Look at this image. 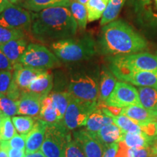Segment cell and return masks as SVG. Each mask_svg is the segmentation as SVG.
Instances as JSON below:
<instances>
[{
    "label": "cell",
    "mask_w": 157,
    "mask_h": 157,
    "mask_svg": "<svg viewBox=\"0 0 157 157\" xmlns=\"http://www.w3.org/2000/svg\"><path fill=\"white\" fill-rule=\"evenodd\" d=\"M96 43L98 52L109 57L137 53L148 45L145 37L123 20L103 25Z\"/></svg>",
    "instance_id": "1"
},
{
    "label": "cell",
    "mask_w": 157,
    "mask_h": 157,
    "mask_svg": "<svg viewBox=\"0 0 157 157\" xmlns=\"http://www.w3.org/2000/svg\"><path fill=\"white\" fill-rule=\"evenodd\" d=\"M30 13L31 32L40 42L52 43L75 36L77 33V23L68 7H49Z\"/></svg>",
    "instance_id": "2"
},
{
    "label": "cell",
    "mask_w": 157,
    "mask_h": 157,
    "mask_svg": "<svg viewBox=\"0 0 157 157\" xmlns=\"http://www.w3.org/2000/svg\"><path fill=\"white\" fill-rule=\"evenodd\" d=\"M50 48L59 60L66 63L87 60L98 52L96 40L89 33L52 42Z\"/></svg>",
    "instance_id": "3"
},
{
    "label": "cell",
    "mask_w": 157,
    "mask_h": 157,
    "mask_svg": "<svg viewBox=\"0 0 157 157\" xmlns=\"http://www.w3.org/2000/svg\"><path fill=\"white\" fill-rule=\"evenodd\" d=\"M99 74L95 72L83 71L71 75L68 92L76 99L99 103Z\"/></svg>",
    "instance_id": "4"
},
{
    "label": "cell",
    "mask_w": 157,
    "mask_h": 157,
    "mask_svg": "<svg viewBox=\"0 0 157 157\" xmlns=\"http://www.w3.org/2000/svg\"><path fill=\"white\" fill-rule=\"evenodd\" d=\"M109 69L123 71H157V52L110 56Z\"/></svg>",
    "instance_id": "5"
},
{
    "label": "cell",
    "mask_w": 157,
    "mask_h": 157,
    "mask_svg": "<svg viewBox=\"0 0 157 157\" xmlns=\"http://www.w3.org/2000/svg\"><path fill=\"white\" fill-rule=\"evenodd\" d=\"M23 66L41 71H48L60 66V60L44 45L30 43L20 59Z\"/></svg>",
    "instance_id": "6"
},
{
    "label": "cell",
    "mask_w": 157,
    "mask_h": 157,
    "mask_svg": "<svg viewBox=\"0 0 157 157\" xmlns=\"http://www.w3.org/2000/svg\"><path fill=\"white\" fill-rule=\"evenodd\" d=\"M62 121L48 124L44 140L40 150L46 157H64L65 149L70 135Z\"/></svg>",
    "instance_id": "7"
},
{
    "label": "cell",
    "mask_w": 157,
    "mask_h": 157,
    "mask_svg": "<svg viewBox=\"0 0 157 157\" xmlns=\"http://www.w3.org/2000/svg\"><path fill=\"white\" fill-rule=\"evenodd\" d=\"M98 104L81 101L72 96L62 123L70 131L85 126L90 114L97 109Z\"/></svg>",
    "instance_id": "8"
},
{
    "label": "cell",
    "mask_w": 157,
    "mask_h": 157,
    "mask_svg": "<svg viewBox=\"0 0 157 157\" xmlns=\"http://www.w3.org/2000/svg\"><path fill=\"white\" fill-rule=\"evenodd\" d=\"M130 3L138 25L157 34V0H130Z\"/></svg>",
    "instance_id": "9"
},
{
    "label": "cell",
    "mask_w": 157,
    "mask_h": 157,
    "mask_svg": "<svg viewBox=\"0 0 157 157\" xmlns=\"http://www.w3.org/2000/svg\"><path fill=\"white\" fill-rule=\"evenodd\" d=\"M104 104L119 109L133 105L142 106L138 90L131 84L124 82H117L114 90Z\"/></svg>",
    "instance_id": "10"
},
{
    "label": "cell",
    "mask_w": 157,
    "mask_h": 157,
    "mask_svg": "<svg viewBox=\"0 0 157 157\" xmlns=\"http://www.w3.org/2000/svg\"><path fill=\"white\" fill-rule=\"evenodd\" d=\"M0 26L24 31H31V13L19 6L11 5L0 14Z\"/></svg>",
    "instance_id": "11"
},
{
    "label": "cell",
    "mask_w": 157,
    "mask_h": 157,
    "mask_svg": "<svg viewBox=\"0 0 157 157\" xmlns=\"http://www.w3.org/2000/svg\"><path fill=\"white\" fill-rule=\"evenodd\" d=\"M72 136L86 157L103 156L105 146L99 140L95 133L87 129H79L74 131Z\"/></svg>",
    "instance_id": "12"
},
{
    "label": "cell",
    "mask_w": 157,
    "mask_h": 157,
    "mask_svg": "<svg viewBox=\"0 0 157 157\" xmlns=\"http://www.w3.org/2000/svg\"><path fill=\"white\" fill-rule=\"evenodd\" d=\"M121 82L134 84L138 87L157 88V71H123L110 69Z\"/></svg>",
    "instance_id": "13"
},
{
    "label": "cell",
    "mask_w": 157,
    "mask_h": 157,
    "mask_svg": "<svg viewBox=\"0 0 157 157\" xmlns=\"http://www.w3.org/2000/svg\"><path fill=\"white\" fill-rule=\"evenodd\" d=\"M13 73V80L21 91L24 92L36 77L44 73L45 71H41L35 68L27 67L21 63L14 66Z\"/></svg>",
    "instance_id": "14"
},
{
    "label": "cell",
    "mask_w": 157,
    "mask_h": 157,
    "mask_svg": "<svg viewBox=\"0 0 157 157\" xmlns=\"http://www.w3.org/2000/svg\"><path fill=\"white\" fill-rule=\"evenodd\" d=\"M120 114L127 116L143 127L157 121V113L149 111L140 105H133L122 108Z\"/></svg>",
    "instance_id": "15"
},
{
    "label": "cell",
    "mask_w": 157,
    "mask_h": 157,
    "mask_svg": "<svg viewBox=\"0 0 157 157\" xmlns=\"http://www.w3.org/2000/svg\"><path fill=\"white\" fill-rule=\"evenodd\" d=\"M42 102V100L38 96L28 91L23 92L18 101L17 114L39 118Z\"/></svg>",
    "instance_id": "16"
},
{
    "label": "cell",
    "mask_w": 157,
    "mask_h": 157,
    "mask_svg": "<svg viewBox=\"0 0 157 157\" xmlns=\"http://www.w3.org/2000/svg\"><path fill=\"white\" fill-rule=\"evenodd\" d=\"M48 124L39 118H37L34 126L26 136L25 152L33 153L40 150L44 140Z\"/></svg>",
    "instance_id": "17"
},
{
    "label": "cell",
    "mask_w": 157,
    "mask_h": 157,
    "mask_svg": "<svg viewBox=\"0 0 157 157\" xmlns=\"http://www.w3.org/2000/svg\"><path fill=\"white\" fill-rule=\"evenodd\" d=\"M53 87V75L49 71H45L31 82L26 91L44 100L50 95Z\"/></svg>",
    "instance_id": "18"
},
{
    "label": "cell",
    "mask_w": 157,
    "mask_h": 157,
    "mask_svg": "<svg viewBox=\"0 0 157 157\" xmlns=\"http://www.w3.org/2000/svg\"><path fill=\"white\" fill-rule=\"evenodd\" d=\"M28 43L25 39H14L0 45V49L10 60L13 66L20 63V59L26 50Z\"/></svg>",
    "instance_id": "19"
},
{
    "label": "cell",
    "mask_w": 157,
    "mask_h": 157,
    "mask_svg": "<svg viewBox=\"0 0 157 157\" xmlns=\"http://www.w3.org/2000/svg\"><path fill=\"white\" fill-rule=\"evenodd\" d=\"M117 84L116 76L106 67H103L100 73L99 103H104L112 93Z\"/></svg>",
    "instance_id": "20"
},
{
    "label": "cell",
    "mask_w": 157,
    "mask_h": 157,
    "mask_svg": "<svg viewBox=\"0 0 157 157\" xmlns=\"http://www.w3.org/2000/svg\"><path fill=\"white\" fill-rule=\"evenodd\" d=\"M111 123H113L112 117L104 112L101 108L98 106L90 114L85 127L87 130L96 133L103 127Z\"/></svg>",
    "instance_id": "21"
},
{
    "label": "cell",
    "mask_w": 157,
    "mask_h": 157,
    "mask_svg": "<svg viewBox=\"0 0 157 157\" xmlns=\"http://www.w3.org/2000/svg\"><path fill=\"white\" fill-rule=\"evenodd\" d=\"M123 133L122 130L117 124L111 123L102 127L95 134L105 148L113 143H119L121 140Z\"/></svg>",
    "instance_id": "22"
},
{
    "label": "cell",
    "mask_w": 157,
    "mask_h": 157,
    "mask_svg": "<svg viewBox=\"0 0 157 157\" xmlns=\"http://www.w3.org/2000/svg\"><path fill=\"white\" fill-rule=\"evenodd\" d=\"M155 136L146 134L145 132L123 133L120 141H123L129 148H148L151 147Z\"/></svg>",
    "instance_id": "23"
},
{
    "label": "cell",
    "mask_w": 157,
    "mask_h": 157,
    "mask_svg": "<svg viewBox=\"0 0 157 157\" xmlns=\"http://www.w3.org/2000/svg\"><path fill=\"white\" fill-rule=\"evenodd\" d=\"M71 0H25L23 7L30 12L42 11L49 7H70Z\"/></svg>",
    "instance_id": "24"
},
{
    "label": "cell",
    "mask_w": 157,
    "mask_h": 157,
    "mask_svg": "<svg viewBox=\"0 0 157 157\" xmlns=\"http://www.w3.org/2000/svg\"><path fill=\"white\" fill-rule=\"evenodd\" d=\"M49 96L52 98L59 121L63 119L66 109L69 105L72 95L68 92H53Z\"/></svg>",
    "instance_id": "25"
},
{
    "label": "cell",
    "mask_w": 157,
    "mask_h": 157,
    "mask_svg": "<svg viewBox=\"0 0 157 157\" xmlns=\"http://www.w3.org/2000/svg\"><path fill=\"white\" fill-rule=\"evenodd\" d=\"M137 90L142 106L157 113V88L139 87Z\"/></svg>",
    "instance_id": "26"
},
{
    "label": "cell",
    "mask_w": 157,
    "mask_h": 157,
    "mask_svg": "<svg viewBox=\"0 0 157 157\" xmlns=\"http://www.w3.org/2000/svg\"><path fill=\"white\" fill-rule=\"evenodd\" d=\"M39 119L44 121L48 124H54L59 122L53 102L50 96H48L42 102Z\"/></svg>",
    "instance_id": "27"
},
{
    "label": "cell",
    "mask_w": 157,
    "mask_h": 157,
    "mask_svg": "<svg viewBox=\"0 0 157 157\" xmlns=\"http://www.w3.org/2000/svg\"><path fill=\"white\" fill-rule=\"evenodd\" d=\"M109 0H89L85 5L89 22L101 18Z\"/></svg>",
    "instance_id": "28"
},
{
    "label": "cell",
    "mask_w": 157,
    "mask_h": 157,
    "mask_svg": "<svg viewBox=\"0 0 157 157\" xmlns=\"http://www.w3.org/2000/svg\"><path fill=\"white\" fill-rule=\"evenodd\" d=\"M125 0H109L107 7L102 15L101 25H105L117 18L122 8Z\"/></svg>",
    "instance_id": "29"
},
{
    "label": "cell",
    "mask_w": 157,
    "mask_h": 157,
    "mask_svg": "<svg viewBox=\"0 0 157 157\" xmlns=\"http://www.w3.org/2000/svg\"><path fill=\"white\" fill-rule=\"evenodd\" d=\"M113 123L120 128L124 133L129 132H144L143 127L137 124L132 119L125 115L119 114L117 116H111Z\"/></svg>",
    "instance_id": "30"
},
{
    "label": "cell",
    "mask_w": 157,
    "mask_h": 157,
    "mask_svg": "<svg viewBox=\"0 0 157 157\" xmlns=\"http://www.w3.org/2000/svg\"><path fill=\"white\" fill-rule=\"evenodd\" d=\"M70 10L72 15L77 23L78 28L81 30L86 29L87 23V12L84 5L78 2L75 0H71L70 5Z\"/></svg>",
    "instance_id": "31"
},
{
    "label": "cell",
    "mask_w": 157,
    "mask_h": 157,
    "mask_svg": "<svg viewBox=\"0 0 157 157\" xmlns=\"http://www.w3.org/2000/svg\"><path fill=\"white\" fill-rule=\"evenodd\" d=\"M37 118L31 117H13L12 119L17 132L21 135H27L34 126Z\"/></svg>",
    "instance_id": "32"
},
{
    "label": "cell",
    "mask_w": 157,
    "mask_h": 157,
    "mask_svg": "<svg viewBox=\"0 0 157 157\" xmlns=\"http://www.w3.org/2000/svg\"><path fill=\"white\" fill-rule=\"evenodd\" d=\"M0 111L7 117H14L18 111V101H15L8 96L0 94Z\"/></svg>",
    "instance_id": "33"
},
{
    "label": "cell",
    "mask_w": 157,
    "mask_h": 157,
    "mask_svg": "<svg viewBox=\"0 0 157 157\" xmlns=\"http://www.w3.org/2000/svg\"><path fill=\"white\" fill-rule=\"evenodd\" d=\"M25 31L0 26V45L14 39H24Z\"/></svg>",
    "instance_id": "34"
},
{
    "label": "cell",
    "mask_w": 157,
    "mask_h": 157,
    "mask_svg": "<svg viewBox=\"0 0 157 157\" xmlns=\"http://www.w3.org/2000/svg\"><path fill=\"white\" fill-rule=\"evenodd\" d=\"M16 129L10 117L5 116L0 132V141H8L17 135Z\"/></svg>",
    "instance_id": "35"
},
{
    "label": "cell",
    "mask_w": 157,
    "mask_h": 157,
    "mask_svg": "<svg viewBox=\"0 0 157 157\" xmlns=\"http://www.w3.org/2000/svg\"><path fill=\"white\" fill-rule=\"evenodd\" d=\"M64 157H86L82 149L74 140L71 134H70L66 143Z\"/></svg>",
    "instance_id": "36"
},
{
    "label": "cell",
    "mask_w": 157,
    "mask_h": 157,
    "mask_svg": "<svg viewBox=\"0 0 157 157\" xmlns=\"http://www.w3.org/2000/svg\"><path fill=\"white\" fill-rule=\"evenodd\" d=\"M13 84V72L0 71V94L7 95Z\"/></svg>",
    "instance_id": "37"
},
{
    "label": "cell",
    "mask_w": 157,
    "mask_h": 157,
    "mask_svg": "<svg viewBox=\"0 0 157 157\" xmlns=\"http://www.w3.org/2000/svg\"><path fill=\"white\" fill-rule=\"evenodd\" d=\"M154 156L151 146L148 148H128V157H151Z\"/></svg>",
    "instance_id": "38"
},
{
    "label": "cell",
    "mask_w": 157,
    "mask_h": 157,
    "mask_svg": "<svg viewBox=\"0 0 157 157\" xmlns=\"http://www.w3.org/2000/svg\"><path fill=\"white\" fill-rule=\"evenodd\" d=\"M27 135H16L11 140L7 141L10 148L25 150Z\"/></svg>",
    "instance_id": "39"
},
{
    "label": "cell",
    "mask_w": 157,
    "mask_h": 157,
    "mask_svg": "<svg viewBox=\"0 0 157 157\" xmlns=\"http://www.w3.org/2000/svg\"><path fill=\"white\" fill-rule=\"evenodd\" d=\"M14 66L10 60L7 58L5 53L0 49V71H13Z\"/></svg>",
    "instance_id": "40"
},
{
    "label": "cell",
    "mask_w": 157,
    "mask_h": 157,
    "mask_svg": "<svg viewBox=\"0 0 157 157\" xmlns=\"http://www.w3.org/2000/svg\"><path fill=\"white\" fill-rule=\"evenodd\" d=\"M119 143H115L105 147L102 157H116L119 150Z\"/></svg>",
    "instance_id": "41"
},
{
    "label": "cell",
    "mask_w": 157,
    "mask_h": 157,
    "mask_svg": "<svg viewBox=\"0 0 157 157\" xmlns=\"http://www.w3.org/2000/svg\"><path fill=\"white\" fill-rule=\"evenodd\" d=\"M7 154L8 157H25V150H21V149L13 148L9 147L7 149Z\"/></svg>",
    "instance_id": "42"
},
{
    "label": "cell",
    "mask_w": 157,
    "mask_h": 157,
    "mask_svg": "<svg viewBox=\"0 0 157 157\" xmlns=\"http://www.w3.org/2000/svg\"><path fill=\"white\" fill-rule=\"evenodd\" d=\"M119 150L116 157H128L127 156V150L129 147H127L123 141L119 142Z\"/></svg>",
    "instance_id": "43"
},
{
    "label": "cell",
    "mask_w": 157,
    "mask_h": 157,
    "mask_svg": "<svg viewBox=\"0 0 157 157\" xmlns=\"http://www.w3.org/2000/svg\"><path fill=\"white\" fill-rule=\"evenodd\" d=\"M11 5H13V4L9 2L7 0H0V14Z\"/></svg>",
    "instance_id": "44"
},
{
    "label": "cell",
    "mask_w": 157,
    "mask_h": 157,
    "mask_svg": "<svg viewBox=\"0 0 157 157\" xmlns=\"http://www.w3.org/2000/svg\"><path fill=\"white\" fill-rule=\"evenodd\" d=\"M25 157H46L44 154H43L41 150L33 152V153H28L25 154Z\"/></svg>",
    "instance_id": "45"
},
{
    "label": "cell",
    "mask_w": 157,
    "mask_h": 157,
    "mask_svg": "<svg viewBox=\"0 0 157 157\" xmlns=\"http://www.w3.org/2000/svg\"><path fill=\"white\" fill-rule=\"evenodd\" d=\"M151 148L154 155H157V135H156V136L154 137V141H153L152 145H151Z\"/></svg>",
    "instance_id": "46"
},
{
    "label": "cell",
    "mask_w": 157,
    "mask_h": 157,
    "mask_svg": "<svg viewBox=\"0 0 157 157\" xmlns=\"http://www.w3.org/2000/svg\"><path fill=\"white\" fill-rule=\"evenodd\" d=\"M0 157H8L7 151L5 149H0Z\"/></svg>",
    "instance_id": "47"
},
{
    "label": "cell",
    "mask_w": 157,
    "mask_h": 157,
    "mask_svg": "<svg viewBox=\"0 0 157 157\" xmlns=\"http://www.w3.org/2000/svg\"><path fill=\"white\" fill-rule=\"evenodd\" d=\"M5 114L2 113V111H0V132H1V127H2V121L4 119V117H5Z\"/></svg>",
    "instance_id": "48"
},
{
    "label": "cell",
    "mask_w": 157,
    "mask_h": 157,
    "mask_svg": "<svg viewBox=\"0 0 157 157\" xmlns=\"http://www.w3.org/2000/svg\"><path fill=\"white\" fill-rule=\"evenodd\" d=\"M75 1L78 2H79V3H81V4H82V5H85L86 4H87V2L89 1V0H75Z\"/></svg>",
    "instance_id": "49"
},
{
    "label": "cell",
    "mask_w": 157,
    "mask_h": 157,
    "mask_svg": "<svg viewBox=\"0 0 157 157\" xmlns=\"http://www.w3.org/2000/svg\"><path fill=\"white\" fill-rule=\"evenodd\" d=\"M7 1L9 2H10L11 4H16V3H17L19 1H21V0H7Z\"/></svg>",
    "instance_id": "50"
},
{
    "label": "cell",
    "mask_w": 157,
    "mask_h": 157,
    "mask_svg": "<svg viewBox=\"0 0 157 157\" xmlns=\"http://www.w3.org/2000/svg\"><path fill=\"white\" fill-rule=\"evenodd\" d=\"M155 125V132H156V135H157V121L154 123Z\"/></svg>",
    "instance_id": "51"
},
{
    "label": "cell",
    "mask_w": 157,
    "mask_h": 157,
    "mask_svg": "<svg viewBox=\"0 0 157 157\" xmlns=\"http://www.w3.org/2000/svg\"><path fill=\"white\" fill-rule=\"evenodd\" d=\"M151 157H157V155H154V156H153Z\"/></svg>",
    "instance_id": "52"
},
{
    "label": "cell",
    "mask_w": 157,
    "mask_h": 157,
    "mask_svg": "<svg viewBox=\"0 0 157 157\" xmlns=\"http://www.w3.org/2000/svg\"><path fill=\"white\" fill-rule=\"evenodd\" d=\"M0 149H1V145H0Z\"/></svg>",
    "instance_id": "53"
}]
</instances>
